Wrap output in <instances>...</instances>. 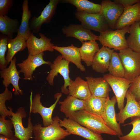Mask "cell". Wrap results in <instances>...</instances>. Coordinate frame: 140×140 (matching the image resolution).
<instances>
[{
  "instance_id": "1",
  "label": "cell",
  "mask_w": 140,
  "mask_h": 140,
  "mask_svg": "<svg viewBox=\"0 0 140 140\" xmlns=\"http://www.w3.org/2000/svg\"><path fill=\"white\" fill-rule=\"evenodd\" d=\"M69 118L97 134L117 135L106 125L101 117L84 110L75 112Z\"/></svg>"
},
{
  "instance_id": "2",
  "label": "cell",
  "mask_w": 140,
  "mask_h": 140,
  "mask_svg": "<svg viewBox=\"0 0 140 140\" xmlns=\"http://www.w3.org/2000/svg\"><path fill=\"white\" fill-rule=\"evenodd\" d=\"M59 117L53 118L52 124L46 127H42L38 123L33 126L34 140H61L71 135L59 125Z\"/></svg>"
},
{
  "instance_id": "3",
  "label": "cell",
  "mask_w": 140,
  "mask_h": 140,
  "mask_svg": "<svg viewBox=\"0 0 140 140\" xmlns=\"http://www.w3.org/2000/svg\"><path fill=\"white\" fill-rule=\"evenodd\" d=\"M130 26L115 30L109 29L100 33L98 40L102 46L119 51L128 47L125 35L129 33Z\"/></svg>"
},
{
  "instance_id": "4",
  "label": "cell",
  "mask_w": 140,
  "mask_h": 140,
  "mask_svg": "<svg viewBox=\"0 0 140 140\" xmlns=\"http://www.w3.org/2000/svg\"><path fill=\"white\" fill-rule=\"evenodd\" d=\"M70 62L64 59L62 56H58L50 65V70L46 77V80L50 85H54V79L60 74L64 80V84L61 88V91L65 94H69L67 87L70 85L71 79L69 77V65Z\"/></svg>"
},
{
  "instance_id": "5",
  "label": "cell",
  "mask_w": 140,
  "mask_h": 140,
  "mask_svg": "<svg viewBox=\"0 0 140 140\" xmlns=\"http://www.w3.org/2000/svg\"><path fill=\"white\" fill-rule=\"evenodd\" d=\"M118 54L125 71L124 78L132 81L140 74V53L128 47Z\"/></svg>"
},
{
  "instance_id": "6",
  "label": "cell",
  "mask_w": 140,
  "mask_h": 140,
  "mask_svg": "<svg viewBox=\"0 0 140 140\" xmlns=\"http://www.w3.org/2000/svg\"><path fill=\"white\" fill-rule=\"evenodd\" d=\"M32 94L31 92L30 96V113L39 114L42 119L44 127L50 125L53 122L52 116L53 111L62 96V93H58L55 94L54 98L56 99V101L53 104L48 107H45L42 104L41 102V96L40 93H37L33 99L32 97Z\"/></svg>"
},
{
  "instance_id": "7",
  "label": "cell",
  "mask_w": 140,
  "mask_h": 140,
  "mask_svg": "<svg viewBox=\"0 0 140 140\" xmlns=\"http://www.w3.org/2000/svg\"><path fill=\"white\" fill-rule=\"evenodd\" d=\"M30 113L28 120L27 126L26 128L23 126L22 123L23 119L27 116L24 107H19L16 113L13 112L11 117H10L13 124L14 136L19 140H29L32 138L34 126L31 122Z\"/></svg>"
},
{
  "instance_id": "8",
  "label": "cell",
  "mask_w": 140,
  "mask_h": 140,
  "mask_svg": "<svg viewBox=\"0 0 140 140\" xmlns=\"http://www.w3.org/2000/svg\"><path fill=\"white\" fill-rule=\"evenodd\" d=\"M75 15L85 28L97 31L100 33L109 29L106 20L100 13H89L83 12L76 11Z\"/></svg>"
},
{
  "instance_id": "9",
  "label": "cell",
  "mask_w": 140,
  "mask_h": 140,
  "mask_svg": "<svg viewBox=\"0 0 140 140\" xmlns=\"http://www.w3.org/2000/svg\"><path fill=\"white\" fill-rule=\"evenodd\" d=\"M103 77L112 88L117 100L118 108L121 110L124 107V99L132 81L114 76L109 74L103 75Z\"/></svg>"
},
{
  "instance_id": "10",
  "label": "cell",
  "mask_w": 140,
  "mask_h": 140,
  "mask_svg": "<svg viewBox=\"0 0 140 140\" xmlns=\"http://www.w3.org/2000/svg\"><path fill=\"white\" fill-rule=\"evenodd\" d=\"M59 124L61 127L65 128L66 131L71 134L80 136L87 140H104L100 134L94 132L70 118L60 119Z\"/></svg>"
},
{
  "instance_id": "11",
  "label": "cell",
  "mask_w": 140,
  "mask_h": 140,
  "mask_svg": "<svg viewBox=\"0 0 140 140\" xmlns=\"http://www.w3.org/2000/svg\"><path fill=\"white\" fill-rule=\"evenodd\" d=\"M100 13L103 16L109 27L115 29L116 23L122 13L124 8L121 5L110 0H102Z\"/></svg>"
},
{
  "instance_id": "12",
  "label": "cell",
  "mask_w": 140,
  "mask_h": 140,
  "mask_svg": "<svg viewBox=\"0 0 140 140\" xmlns=\"http://www.w3.org/2000/svg\"><path fill=\"white\" fill-rule=\"evenodd\" d=\"M16 60L15 56L11 61L9 67L1 70L0 77L3 79L2 84L5 88L8 87L10 84L12 85L14 89L15 95H22L23 91L20 89L19 86V80L22 78L19 76L20 73L16 68Z\"/></svg>"
},
{
  "instance_id": "13",
  "label": "cell",
  "mask_w": 140,
  "mask_h": 140,
  "mask_svg": "<svg viewBox=\"0 0 140 140\" xmlns=\"http://www.w3.org/2000/svg\"><path fill=\"white\" fill-rule=\"evenodd\" d=\"M44 52L35 55L29 54L26 59L17 64L20 69L18 71L20 73L23 74L24 79L32 80L33 72L37 68L44 64L50 66L52 63L50 61L44 60Z\"/></svg>"
},
{
  "instance_id": "14",
  "label": "cell",
  "mask_w": 140,
  "mask_h": 140,
  "mask_svg": "<svg viewBox=\"0 0 140 140\" xmlns=\"http://www.w3.org/2000/svg\"><path fill=\"white\" fill-rule=\"evenodd\" d=\"M40 38L34 35L32 32L26 41V45L29 54L35 55L48 51L52 52L54 44L51 43V39L46 37L43 34L39 33Z\"/></svg>"
},
{
  "instance_id": "15",
  "label": "cell",
  "mask_w": 140,
  "mask_h": 140,
  "mask_svg": "<svg viewBox=\"0 0 140 140\" xmlns=\"http://www.w3.org/2000/svg\"><path fill=\"white\" fill-rule=\"evenodd\" d=\"M60 0H50L38 17L34 16L30 22V26L33 33H37L40 31L42 24L50 22L55 13L57 5Z\"/></svg>"
},
{
  "instance_id": "16",
  "label": "cell",
  "mask_w": 140,
  "mask_h": 140,
  "mask_svg": "<svg viewBox=\"0 0 140 140\" xmlns=\"http://www.w3.org/2000/svg\"><path fill=\"white\" fill-rule=\"evenodd\" d=\"M125 97L127 102L125 107L116 114L117 121L120 124L124 123L130 117H140V105L129 90Z\"/></svg>"
},
{
  "instance_id": "17",
  "label": "cell",
  "mask_w": 140,
  "mask_h": 140,
  "mask_svg": "<svg viewBox=\"0 0 140 140\" xmlns=\"http://www.w3.org/2000/svg\"><path fill=\"white\" fill-rule=\"evenodd\" d=\"M117 102L115 96L110 99L109 95L106 100L104 110L102 116L106 125L115 132L119 136H123L120 124L117 121L115 106Z\"/></svg>"
},
{
  "instance_id": "18",
  "label": "cell",
  "mask_w": 140,
  "mask_h": 140,
  "mask_svg": "<svg viewBox=\"0 0 140 140\" xmlns=\"http://www.w3.org/2000/svg\"><path fill=\"white\" fill-rule=\"evenodd\" d=\"M62 31L66 37L74 38L82 43L89 41L98 40V36L81 24H71L68 26H65L62 28Z\"/></svg>"
},
{
  "instance_id": "19",
  "label": "cell",
  "mask_w": 140,
  "mask_h": 140,
  "mask_svg": "<svg viewBox=\"0 0 140 140\" xmlns=\"http://www.w3.org/2000/svg\"><path fill=\"white\" fill-rule=\"evenodd\" d=\"M139 21H140V2L124 8L116 23L115 29H120L130 26L135 22Z\"/></svg>"
},
{
  "instance_id": "20",
  "label": "cell",
  "mask_w": 140,
  "mask_h": 140,
  "mask_svg": "<svg viewBox=\"0 0 140 140\" xmlns=\"http://www.w3.org/2000/svg\"><path fill=\"white\" fill-rule=\"evenodd\" d=\"M114 50L102 46L94 58L91 66L92 69L96 72L101 73L107 71Z\"/></svg>"
},
{
  "instance_id": "21",
  "label": "cell",
  "mask_w": 140,
  "mask_h": 140,
  "mask_svg": "<svg viewBox=\"0 0 140 140\" xmlns=\"http://www.w3.org/2000/svg\"><path fill=\"white\" fill-rule=\"evenodd\" d=\"M92 95L101 98H107L111 91L110 86L103 78L86 77Z\"/></svg>"
},
{
  "instance_id": "22",
  "label": "cell",
  "mask_w": 140,
  "mask_h": 140,
  "mask_svg": "<svg viewBox=\"0 0 140 140\" xmlns=\"http://www.w3.org/2000/svg\"><path fill=\"white\" fill-rule=\"evenodd\" d=\"M53 48L54 50L60 53L64 59L74 64L81 71H85L86 69L81 63L79 48L75 46L73 44L66 47L54 45Z\"/></svg>"
},
{
  "instance_id": "23",
  "label": "cell",
  "mask_w": 140,
  "mask_h": 140,
  "mask_svg": "<svg viewBox=\"0 0 140 140\" xmlns=\"http://www.w3.org/2000/svg\"><path fill=\"white\" fill-rule=\"evenodd\" d=\"M69 95L85 100L92 95L88 83L79 76L73 81L71 79L68 87Z\"/></svg>"
},
{
  "instance_id": "24",
  "label": "cell",
  "mask_w": 140,
  "mask_h": 140,
  "mask_svg": "<svg viewBox=\"0 0 140 140\" xmlns=\"http://www.w3.org/2000/svg\"><path fill=\"white\" fill-rule=\"evenodd\" d=\"M61 104L60 110L66 118H69L75 112L84 110L85 100L68 95L62 101H59Z\"/></svg>"
},
{
  "instance_id": "25",
  "label": "cell",
  "mask_w": 140,
  "mask_h": 140,
  "mask_svg": "<svg viewBox=\"0 0 140 140\" xmlns=\"http://www.w3.org/2000/svg\"><path fill=\"white\" fill-rule=\"evenodd\" d=\"M99 45L95 40L83 42L79 48L81 60L87 66H92L96 53L100 50Z\"/></svg>"
},
{
  "instance_id": "26",
  "label": "cell",
  "mask_w": 140,
  "mask_h": 140,
  "mask_svg": "<svg viewBox=\"0 0 140 140\" xmlns=\"http://www.w3.org/2000/svg\"><path fill=\"white\" fill-rule=\"evenodd\" d=\"M20 24L18 20L7 15H0V32L1 34L12 39L14 33H17Z\"/></svg>"
},
{
  "instance_id": "27",
  "label": "cell",
  "mask_w": 140,
  "mask_h": 140,
  "mask_svg": "<svg viewBox=\"0 0 140 140\" xmlns=\"http://www.w3.org/2000/svg\"><path fill=\"white\" fill-rule=\"evenodd\" d=\"M22 9L21 21L17 35L22 36L27 40L32 33L29 22L31 15V12L29 10L28 0L23 1L22 5Z\"/></svg>"
},
{
  "instance_id": "28",
  "label": "cell",
  "mask_w": 140,
  "mask_h": 140,
  "mask_svg": "<svg viewBox=\"0 0 140 140\" xmlns=\"http://www.w3.org/2000/svg\"><path fill=\"white\" fill-rule=\"evenodd\" d=\"M26 40L25 38L18 35L14 38L8 39V51L5 57L8 65L10 62L17 52L22 51L26 47Z\"/></svg>"
},
{
  "instance_id": "29",
  "label": "cell",
  "mask_w": 140,
  "mask_h": 140,
  "mask_svg": "<svg viewBox=\"0 0 140 140\" xmlns=\"http://www.w3.org/2000/svg\"><path fill=\"white\" fill-rule=\"evenodd\" d=\"M107 98L91 95L85 100L84 110L102 117L104 112Z\"/></svg>"
},
{
  "instance_id": "30",
  "label": "cell",
  "mask_w": 140,
  "mask_h": 140,
  "mask_svg": "<svg viewBox=\"0 0 140 140\" xmlns=\"http://www.w3.org/2000/svg\"><path fill=\"white\" fill-rule=\"evenodd\" d=\"M63 3H68L75 6L76 11L83 12L91 14L100 12L101 5L87 0H63Z\"/></svg>"
},
{
  "instance_id": "31",
  "label": "cell",
  "mask_w": 140,
  "mask_h": 140,
  "mask_svg": "<svg viewBox=\"0 0 140 140\" xmlns=\"http://www.w3.org/2000/svg\"><path fill=\"white\" fill-rule=\"evenodd\" d=\"M129 33L126 39L128 47L140 53V21L136 22L130 26Z\"/></svg>"
},
{
  "instance_id": "32",
  "label": "cell",
  "mask_w": 140,
  "mask_h": 140,
  "mask_svg": "<svg viewBox=\"0 0 140 140\" xmlns=\"http://www.w3.org/2000/svg\"><path fill=\"white\" fill-rule=\"evenodd\" d=\"M108 71L113 76L124 78L125 71L118 53H113Z\"/></svg>"
},
{
  "instance_id": "33",
  "label": "cell",
  "mask_w": 140,
  "mask_h": 140,
  "mask_svg": "<svg viewBox=\"0 0 140 140\" xmlns=\"http://www.w3.org/2000/svg\"><path fill=\"white\" fill-rule=\"evenodd\" d=\"M12 92L9 90L8 87H5L4 92L0 94V114L1 116L5 118L6 116H12L13 112L11 107H8V110L6 106V100L13 99Z\"/></svg>"
},
{
  "instance_id": "34",
  "label": "cell",
  "mask_w": 140,
  "mask_h": 140,
  "mask_svg": "<svg viewBox=\"0 0 140 140\" xmlns=\"http://www.w3.org/2000/svg\"><path fill=\"white\" fill-rule=\"evenodd\" d=\"M131 118V121L127 124H131L132 129L128 134L119 136L120 140H140V117Z\"/></svg>"
},
{
  "instance_id": "35",
  "label": "cell",
  "mask_w": 140,
  "mask_h": 140,
  "mask_svg": "<svg viewBox=\"0 0 140 140\" xmlns=\"http://www.w3.org/2000/svg\"><path fill=\"white\" fill-rule=\"evenodd\" d=\"M13 127V123L10 120H6L2 116L0 117V134L8 138L14 136L12 130Z\"/></svg>"
},
{
  "instance_id": "36",
  "label": "cell",
  "mask_w": 140,
  "mask_h": 140,
  "mask_svg": "<svg viewBox=\"0 0 140 140\" xmlns=\"http://www.w3.org/2000/svg\"><path fill=\"white\" fill-rule=\"evenodd\" d=\"M9 39L6 36L1 34L0 39V69L3 70L6 68L8 65L5 57Z\"/></svg>"
},
{
  "instance_id": "37",
  "label": "cell",
  "mask_w": 140,
  "mask_h": 140,
  "mask_svg": "<svg viewBox=\"0 0 140 140\" xmlns=\"http://www.w3.org/2000/svg\"><path fill=\"white\" fill-rule=\"evenodd\" d=\"M128 90L137 102L140 100V74L132 81Z\"/></svg>"
},
{
  "instance_id": "38",
  "label": "cell",
  "mask_w": 140,
  "mask_h": 140,
  "mask_svg": "<svg viewBox=\"0 0 140 140\" xmlns=\"http://www.w3.org/2000/svg\"><path fill=\"white\" fill-rule=\"evenodd\" d=\"M13 0H0V15H7L11 8Z\"/></svg>"
},
{
  "instance_id": "39",
  "label": "cell",
  "mask_w": 140,
  "mask_h": 140,
  "mask_svg": "<svg viewBox=\"0 0 140 140\" xmlns=\"http://www.w3.org/2000/svg\"><path fill=\"white\" fill-rule=\"evenodd\" d=\"M114 1L121 5L125 8L140 2V0H114Z\"/></svg>"
},
{
  "instance_id": "40",
  "label": "cell",
  "mask_w": 140,
  "mask_h": 140,
  "mask_svg": "<svg viewBox=\"0 0 140 140\" xmlns=\"http://www.w3.org/2000/svg\"><path fill=\"white\" fill-rule=\"evenodd\" d=\"M0 140H19L15 136L11 138H8L1 135H0Z\"/></svg>"
},
{
  "instance_id": "41",
  "label": "cell",
  "mask_w": 140,
  "mask_h": 140,
  "mask_svg": "<svg viewBox=\"0 0 140 140\" xmlns=\"http://www.w3.org/2000/svg\"><path fill=\"white\" fill-rule=\"evenodd\" d=\"M138 102V103L139 104V105H140V100Z\"/></svg>"
}]
</instances>
